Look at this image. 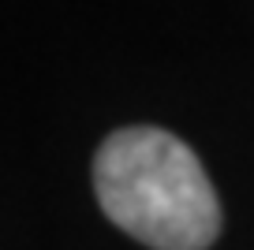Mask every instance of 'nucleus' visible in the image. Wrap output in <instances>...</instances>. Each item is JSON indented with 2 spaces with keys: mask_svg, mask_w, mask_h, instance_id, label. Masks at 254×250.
Returning <instances> with one entry per match:
<instances>
[{
  "mask_svg": "<svg viewBox=\"0 0 254 250\" xmlns=\"http://www.w3.org/2000/svg\"><path fill=\"white\" fill-rule=\"evenodd\" d=\"M105 217L153 250H206L221 232V202L206 168L161 127L109 134L94 161Z\"/></svg>",
  "mask_w": 254,
  "mask_h": 250,
  "instance_id": "f257e3e1",
  "label": "nucleus"
}]
</instances>
